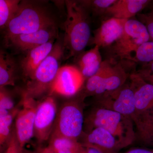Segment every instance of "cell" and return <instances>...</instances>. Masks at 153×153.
I'll return each mask as SVG.
<instances>
[{"mask_svg": "<svg viewBox=\"0 0 153 153\" xmlns=\"http://www.w3.org/2000/svg\"><path fill=\"white\" fill-rule=\"evenodd\" d=\"M24 148L22 147L19 142L15 129L13 130L10 140L4 153H23Z\"/></svg>", "mask_w": 153, "mask_h": 153, "instance_id": "83f0119b", "label": "cell"}, {"mask_svg": "<svg viewBox=\"0 0 153 153\" xmlns=\"http://www.w3.org/2000/svg\"><path fill=\"white\" fill-rule=\"evenodd\" d=\"M112 63V61L111 60H105L102 61L100 68L97 72L88 79L85 85V94L86 95H94L102 80L109 70Z\"/></svg>", "mask_w": 153, "mask_h": 153, "instance_id": "603a6c76", "label": "cell"}, {"mask_svg": "<svg viewBox=\"0 0 153 153\" xmlns=\"http://www.w3.org/2000/svg\"><path fill=\"white\" fill-rule=\"evenodd\" d=\"M150 39L143 24L138 20L128 19L126 22L122 35L111 47L112 54L120 59L131 60L137 48Z\"/></svg>", "mask_w": 153, "mask_h": 153, "instance_id": "277c9868", "label": "cell"}, {"mask_svg": "<svg viewBox=\"0 0 153 153\" xmlns=\"http://www.w3.org/2000/svg\"><path fill=\"white\" fill-rule=\"evenodd\" d=\"M48 147L56 153H81L83 146L76 140L52 134Z\"/></svg>", "mask_w": 153, "mask_h": 153, "instance_id": "d6986e66", "label": "cell"}, {"mask_svg": "<svg viewBox=\"0 0 153 153\" xmlns=\"http://www.w3.org/2000/svg\"><path fill=\"white\" fill-rule=\"evenodd\" d=\"M85 121L89 131L100 127L109 131L119 140L123 148L136 139L132 120L113 111L96 106Z\"/></svg>", "mask_w": 153, "mask_h": 153, "instance_id": "6da1fadb", "label": "cell"}, {"mask_svg": "<svg viewBox=\"0 0 153 153\" xmlns=\"http://www.w3.org/2000/svg\"><path fill=\"white\" fill-rule=\"evenodd\" d=\"M127 20L112 17L102 22L94 33L93 44L99 48L112 46L122 35Z\"/></svg>", "mask_w": 153, "mask_h": 153, "instance_id": "7c38bea8", "label": "cell"}, {"mask_svg": "<svg viewBox=\"0 0 153 153\" xmlns=\"http://www.w3.org/2000/svg\"><path fill=\"white\" fill-rule=\"evenodd\" d=\"M38 153H56L54 151H52L49 147L42 148L40 149L38 151Z\"/></svg>", "mask_w": 153, "mask_h": 153, "instance_id": "e575fe53", "label": "cell"}, {"mask_svg": "<svg viewBox=\"0 0 153 153\" xmlns=\"http://www.w3.org/2000/svg\"><path fill=\"white\" fill-rule=\"evenodd\" d=\"M56 33L55 26L8 38L12 45L18 49L22 51H29L54 39Z\"/></svg>", "mask_w": 153, "mask_h": 153, "instance_id": "4fadbf2b", "label": "cell"}, {"mask_svg": "<svg viewBox=\"0 0 153 153\" xmlns=\"http://www.w3.org/2000/svg\"><path fill=\"white\" fill-rule=\"evenodd\" d=\"M55 26L53 19L43 9L21 2L7 25V34L10 37Z\"/></svg>", "mask_w": 153, "mask_h": 153, "instance_id": "3957f363", "label": "cell"}, {"mask_svg": "<svg viewBox=\"0 0 153 153\" xmlns=\"http://www.w3.org/2000/svg\"><path fill=\"white\" fill-rule=\"evenodd\" d=\"M83 148L81 153H103L99 150L88 146H83Z\"/></svg>", "mask_w": 153, "mask_h": 153, "instance_id": "1f68e13d", "label": "cell"}, {"mask_svg": "<svg viewBox=\"0 0 153 153\" xmlns=\"http://www.w3.org/2000/svg\"><path fill=\"white\" fill-rule=\"evenodd\" d=\"M137 73L139 74L146 81L153 85V73L146 69L139 70Z\"/></svg>", "mask_w": 153, "mask_h": 153, "instance_id": "f546056e", "label": "cell"}, {"mask_svg": "<svg viewBox=\"0 0 153 153\" xmlns=\"http://www.w3.org/2000/svg\"><path fill=\"white\" fill-rule=\"evenodd\" d=\"M18 112L13 110L8 115L0 118V153H4L10 140L14 119Z\"/></svg>", "mask_w": 153, "mask_h": 153, "instance_id": "7402d4cb", "label": "cell"}, {"mask_svg": "<svg viewBox=\"0 0 153 153\" xmlns=\"http://www.w3.org/2000/svg\"><path fill=\"white\" fill-rule=\"evenodd\" d=\"M130 85L134 92L136 113L153 108V85L147 82L137 73L129 76Z\"/></svg>", "mask_w": 153, "mask_h": 153, "instance_id": "5bb4252c", "label": "cell"}, {"mask_svg": "<svg viewBox=\"0 0 153 153\" xmlns=\"http://www.w3.org/2000/svg\"><path fill=\"white\" fill-rule=\"evenodd\" d=\"M138 17L140 21L145 25L150 38L153 41V9L147 13L138 14Z\"/></svg>", "mask_w": 153, "mask_h": 153, "instance_id": "4316f807", "label": "cell"}, {"mask_svg": "<svg viewBox=\"0 0 153 153\" xmlns=\"http://www.w3.org/2000/svg\"><path fill=\"white\" fill-rule=\"evenodd\" d=\"M100 48L94 46L85 52L79 60L80 71L84 78H90L97 72L102 63Z\"/></svg>", "mask_w": 153, "mask_h": 153, "instance_id": "ac0fdd59", "label": "cell"}, {"mask_svg": "<svg viewBox=\"0 0 153 153\" xmlns=\"http://www.w3.org/2000/svg\"><path fill=\"white\" fill-rule=\"evenodd\" d=\"M116 0H94L84 1L82 5L89 6L97 13H105L107 9L115 2Z\"/></svg>", "mask_w": 153, "mask_h": 153, "instance_id": "484cf974", "label": "cell"}, {"mask_svg": "<svg viewBox=\"0 0 153 153\" xmlns=\"http://www.w3.org/2000/svg\"><path fill=\"white\" fill-rule=\"evenodd\" d=\"M128 76V74L120 63L113 65L112 63L94 96H98L121 87L125 84Z\"/></svg>", "mask_w": 153, "mask_h": 153, "instance_id": "9a60e30c", "label": "cell"}, {"mask_svg": "<svg viewBox=\"0 0 153 153\" xmlns=\"http://www.w3.org/2000/svg\"><path fill=\"white\" fill-rule=\"evenodd\" d=\"M53 40L28 51L22 62V68L25 76L30 79L40 64L52 51Z\"/></svg>", "mask_w": 153, "mask_h": 153, "instance_id": "2e32d148", "label": "cell"}, {"mask_svg": "<svg viewBox=\"0 0 153 153\" xmlns=\"http://www.w3.org/2000/svg\"><path fill=\"white\" fill-rule=\"evenodd\" d=\"M20 2L17 0H0V27L7 26Z\"/></svg>", "mask_w": 153, "mask_h": 153, "instance_id": "cb8c5ba5", "label": "cell"}, {"mask_svg": "<svg viewBox=\"0 0 153 153\" xmlns=\"http://www.w3.org/2000/svg\"></svg>", "mask_w": 153, "mask_h": 153, "instance_id": "74e56055", "label": "cell"}, {"mask_svg": "<svg viewBox=\"0 0 153 153\" xmlns=\"http://www.w3.org/2000/svg\"><path fill=\"white\" fill-rule=\"evenodd\" d=\"M125 153H153L152 151L141 149H133Z\"/></svg>", "mask_w": 153, "mask_h": 153, "instance_id": "d6a6232c", "label": "cell"}, {"mask_svg": "<svg viewBox=\"0 0 153 153\" xmlns=\"http://www.w3.org/2000/svg\"><path fill=\"white\" fill-rule=\"evenodd\" d=\"M12 111H9L4 108H3L1 107L0 106V118L4 117L8 115Z\"/></svg>", "mask_w": 153, "mask_h": 153, "instance_id": "836d02e7", "label": "cell"}, {"mask_svg": "<svg viewBox=\"0 0 153 153\" xmlns=\"http://www.w3.org/2000/svg\"><path fill=\"white\" fill-rule=\"evenodd\" d=\"M97 97V106L113 111L132 120L135 114L134 92L130 84H124L116 90Z\"/></svg>", "mask_w": 153, "mask_h": 153, "instance_id": "52a82bcc", "label": "cell"}, {"mask_svg": "<svg viewBox=\"0 0 153 153\" xmlns=\"http://www.w3.org/2000/svg\"><path fill=\"white\" fill-rule=\"evenodd\" d=\"M23 107L18 111L15 120V131L17 139L22 147L34 136L36 104L34 98L25 92L22 100Z\"/></svg>", "mask_w": 153, "mask_h": 153, "instance_id": "ba28073f", "label": "cell"}, {"mask_svg": "<svg viewBox=\"0 0 153 153\" xmlns=\"http://www.w3.org/2000/svg\"><path fill=\"white\" fill-rule=\"evenodd\" d=\"M33 153L30 152H25V151H24V153Z\"/></svg>", "mask_w": 153, "mask_h": 153, "instance_id": "8d00e7d4", "label": "cell"}, {"mask_svg": "<svg viewBox=\"0 0 153 153\" xmlns=\"http://www.w3.org/2000/svg\"><path fill=\"white\" fill-rule=\"evenodd\" d=\"M132 120L136 129V138H140L152 131L153 108L135 114Z\"/></svg>", "mask_w": 153, "mask_h": 153, "instance_id": "44dd1931", "label": "cell"}, {"mask_svg": "<svg viewBox=\"0 0 153 153\" xmlns=\"http://www.w3.org/2000/svg\"><path fill=\"white\" fill-rule=\"evenodd\" d=\"M14 105L10 96L0 88V106L11 112L14 110Z\"/></svg>", "mask_w": 153, "mask_h": 153, "instance_id": "f1b7e54d", "label": "cell"}, {"mask_svg": "<svg viewBox=\"0 0 153 153\" xmlns=\"http://www.w3.org/2000/svg\"><path fill=\"white\" fill-rule=\"evenodd\" d=\"M16 66L10 55L0 49V88L15 84Z\"/></svg>", "mask_w": 153, "mask_h": 153, "instance_id": "ffe728a7", "label": "cell"}, {"mask_svg": "<svg viewBox=\"0 0 153 153\" xmlns=\"http://www.w3.org/2000/svg\"><path fill=\"white\" fill-rule=\"evenodd\" d=\"M144 144L153 146V131L138 139Z\"/></svg>", "mask_w": 153, "mask_h": 153, "instance_id": "4dcf8cb0", "label": "cell"}, {"mask_svg": "<svg viewBox=\"0 0 153 153\" xmlns=\"http://www.w3.org/2000/svg\"><path fill=\"white\" fill-rule=\"evenodd\" d=\"M55 99L49 97L38 104L34 124V135L40 143L45 142L52 135L57 115Z\"/></svg>", "mask_w": 153, "mask_h": 153, "instance_id": "9c48e42d", "label": "cell"}, {"mask_svg": "<svg viewBox=\"0 0 153 153\" xmlns=\"http://www.w3.org/2000/svg\"><path fill=\"white\" fill-rule=\"evenodd\" d=\"M81 143L97 149L103 153H116L123 148L116 137L105 129L100 127L88 131Z\"/></svg>", "mask_w": 153, "mask_h": 153, "instance_id": "8fae6325", "label": "cell"}, {"mask_svg": "<svg viewBox=\"0 0 153 153\" xmlns=\"http://www.w3.org/2000/svg\"><path fill=\"white\" fill-rule=\"evenodd\" d=\"M84 79L81 71L75 66L60 67L50 85V91L63 96H72L80 90Z\"/></svg>", "mask_w": 153, "mask_h": 153, "instance_id": "30bf717a", "label": "cell"}, {"mask_svg": "<svg viewBox=\"0 0 153 153\" xmlns=\"http://www.w3.org/2000/svg\"><path fill=\"white\" fill-rule=\"evenodd\" d=\"M85 120L83 110L77 102H67L57 114L52 134L78 140L83 132Z\"/></svg>", "mask_w": 153, "mask_h": 153, "instance_id": "5b68a950", "label": "cell"}, {"mask_svg": "<svg viewBox=\"0 0 153 153\" xmlns=\"http://www.w3.org/2000/svg\"><path fill=\"white\" fill-rule=\"evenodd\" d=\"M146 66L148 67L147 69H146L150 71L152 73H153V61L151 63H148Z\"/></svg>", "mask_w": 153, "mask_h": 153, "instance_id": "d590c367", "label": "cell"}, {"mask_svg": "<svg viewBox=\"0 0 153 153\" xmlns=\"http://www.w3.org/2000/svg\"><path fill=\"white\" fill-rule=\"evenodd\" d=\"M132 60L149 63L153 61V41H148L140 45L134 54Z\"/></svg>", "mask_w": 153, "mask_h": 153, "instance_id": "d4e9b609", "label": "cell"}, {"mask_svg": "<svg viewBox=\"0 0 153 153\" xmlns=\"http://www.w3.org/2000/svg\"><path fill=\"white\" fill-rule=\"evenodd\" d=\"M63 47L60 43H55L52 51L38 66L30 82L26 93L33 97L50 87L59 68L63 55Z\"/></svg>", "mask_w": 153, "mask_h": 153, "instance_id": "8992f818", "label": "cell"}, {"mask_svg": "<svg viewBox=\"0 0 153 153\" xmlns=\"http://www.w3.org/2000/svg\"><path fill=\"white\" fill-rule=\"evenodd\" d=\"M66 20L64 23L65 46L74 55L82 51L87 46L91 36L85 8L80 4L73 1L65 2Z\"/></svg>", "mask_w": 153, "mask_h": 153, "instance_id": "7a4b0ae2", "label": "cell"}, {"mask_svg": "<svg viewBox=\"0 0 153 153\" xmlns=\"http://www.w3.org/2000/svg\"><path fill=\"white\" fill-rule=\"evenodd\" d=\"M150 2L148 0H116L105 13L113 18L128 20L139 14Z\"/></svg>", "mask_w": 153, "mask_h": 153, "instance_id": "e0dca14e", "label": "cell"}]
</instances>
